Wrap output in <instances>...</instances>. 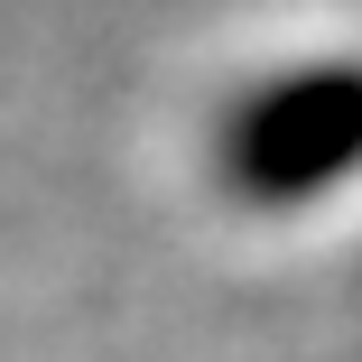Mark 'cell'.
Listing matches in <instances>:
<instances>
[{"mask_svg": "<svg viewBox=\"0 0 362 362\" xmlns=\"http://www.w3.org/2000/svg\"><path fill=\"white\" fill-rule=\"evenodd\" d=\"M214 177L223 195L288 214L362 177V56H316L260 75L214 121Z\"/></svg>", "mask_w": 362, "mask_h": 362, "instance_id": "obj_1", "label": "cell"}]
</instances>
